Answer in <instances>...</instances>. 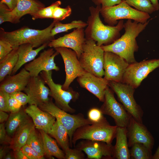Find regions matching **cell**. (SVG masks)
Segmentation results:
<instances>
[{
    "mask_svg": "<svg viewBox=\"0 0 159 159\" xmlns=\"http://www.w3.org/2000/svg\"><path fill=\"white\" fill-rule=\"evenodd\" d=\"M101 7L100 5L89 7L90 15L85 30L86 39L95 41L99 46L110 44L119 39L124 25L123 20H120L115 26L104 24L100 17Z\"/></svg>",
    "mask_w": 159,
    "mask_h": 159,
    "instance_id": "1",
    "label": "cell"
},
{
    "mask_svg": "<svg viewBox=\"0 0 159 159\" xmlns=\"http://www.w3.org/2000/svg\"><path fill=\"white\" fill-rule=\"evenodd\" d=\"M149 21L142 23L127 19L124 23L123 34L112 43L101 47L104 51L113 52L123 58L129 64L136 62L134 53L138 46L136 38L146 28Z\"/></svg>",
    "mask_w": 159,
    "mask_h": 159,
    "instance_id": "2",
    "label": "cell"
},
{
    "mask_svg": "<svg viewBox=\"0 0 159 159\" xmlns=\"http://www.w3.org/2000/svg\"><path fill=\"white\" fill-rule=\"evenodd\" d=\"M56 21L53 20L49 26L42 30L24 26L12 31L6 32L0 28V39L9 42L14 49L27 43L31 44L34 48H37L54 39L51 35V31Z\"/></svg>",
    "mask_w": 159,
    "mask_h": 159,
    "instance_id": "3",
    "label": "cell"
},
{
    "mask_svg": "<svg viewBox=\"0 0 159 159\" xmlns=\"http://www.w3.org/2000/svg\"><path fill=\"white\" fill-rule=\"evenodd\" d=\"M116 125H111L104 117L100 121L83 125L74 132L72 144L75 147L77 141L81 139L100 141L111 144L115 138Z\"/></svg>",
    "mask_w": 159,
    "mask_h": 159,
    "instance_id": "4",
    "label": "cell"
},
{
    "mask_svg": "<svg viewBox=\"0 0 159 159\" xmlns=\"http://www.w3.org/2000/svg\"><path fill=\"white\" fill-rule=\"evenodd\" d=\"M100 14L105 22L111 26L116 25L118 20L124 19L144 23L150 17L149 14L132 8L125 0H122L120 3L113 6L101 7Z\"/></svg>",
    "mask_w": 159,
    "mask_h": 159,
    "instance_id": "5",
    "label": "cell"
},
{
    "mask_svg": "<svg viewBox=\"0 0 159 159\" xmlns=\"http://www.w3.org/2000/svg\"><path fill=\"white\" fill-rule=\"evenodd\" d=\"M38 106L54 116L65 127L68 133L71 147L72 145V137L76 130L83 125L92 123L81 113L71 115L61 109L53 102L51 98Z\"/></svg>",
    "mask_w": 159,
    "mask_h": 159,
    "instance_id": "6",
    "label": "cell"
},
{
    "mask_svg": "<svg viewBox=\"0 0 159 159\" xmlns=\"http://www.w3.org/2000/svg\"><path fill=\"white\" fill-rule=\"evenodd\" d=\"M104 52L95 41L86 39L79 59L84 69L97 77L104 76Z\"/></svg>",
    "mask_w": 159,
    "mask_h": 159,
    "instance_id": "7",
    "label": "cell"
},
{
    "mask_svg": "<svg viewBox=\"0 0 159 159\" xmlns=\"http://www.w3.org/2000/svg\"><path fill=\"white\" fill-rule=\"evenodd\" d=\"M40 76L50 89V96L54 100L56 105L62 110L73 113L75 110L69 105L71 100L75 101L79 97V93L70 88L67 90L62 88V85L55 83L52 77V71H43Z\"/></svg>",
    "mask_w": 159,
    "mask_h": 159,
    "instance_id": "8",
    "label": "cell"
},
{
    "mask_svg": "<svg viewBox=\"0 0 159 159\" xmlns=\"http://www.w3.org/2000/svg\"><path fill=\"white\" fill-rule=\"evenodd\" d=\"M108 86L115 93L118 100L128 112L136 120L143 123V112L134 99L135 89L129 85L122 82L109 81Z\"/></svg>",
    "mask_w": 159,
    "mask_h": 159,
    "instance_id": "9",
    "label": "cell"
},
{
    "mask_svg": "<svg viewBox=\"0 0 159 159\" xmlns=\"http://www.w3.org/2000/svg\"><path fill=\"white\" fill-rule=\"evenodd\" d=\"M158 67L159 59L129 64L125 72L122 82L137 88L149 73Z\"/></svg>",
    "mask_w": 159,
    "mask_h": 159,
    "instance_id": "10",
    "label": "cell"
},
{
    "mask_svg": "<svg viewBox=\"0 0 159 159\" xmlns=\"http://www.w3.org/2000/svg\"><path fill=\"white\" fill-rule=\"evenodd\" d=\"M103 114L112 118L117 127L126 128L131 115L115 99L108 86L105 90L103 103L100 109Z\"/></svg>",
    "mask_w": 159,
    "mask_h": 159,
    "instance_id": "11",
    "label": "cell"
},
{
    "mask_svg": "<svg viewBox=\"0 0 159 159\" xmlns=\"http://www.w3.org/2000/svg\"><path fill=\"white\" fill-rule=\"evenodd\" d=\"M54 49L60 54L64 62L66 77L62 88L67 90L74 80L82 75L85 71L81 66L75 51L62 47H57Z\"/></svg>",
    "mask_w": 159,
    "mask_h": 159,
    "instance_id": "12",
    "label": "cell"
},
{
    "mask_svg": "<svg viewBox=\"0 0 159 159\" xmlns=\"http://www.w3.org/2000/svg\"><path fill=\"white\" fill-rule=\"evenodd\" d=\"M129 64L123 58L112 52L104 53V78L109 81L122 82Z\"/></svg>",
    "mask_w": 159,
    "mask_h": 159,
    "instance_id": "13",
    "label": "cell"
},
{
    "mask_svg": "<svg viewBox=\"0 0 159 159\" xmlns=\"http://www.w3.org/2000/svg\"><path fill=\"white\" fill-rule=\"evenodd\" d=\"M59 54L54 48L50 47L44 50L37 57L26 64L24 68L29 72L31 77L37 76L43 71H58L59 69L55 63L54 59Z\"/></svg>",
    "mask_w": 159,
    "mask_h": 159,
    "instance_id": "14",
    "label": "cell"
},
{
    "mask_svg": "<svg viewBox=\"0 0 159 159\" xmlns=\"http://www.w3.org/2000/svg\"><path fill=\"white\" fill-rule=\"evenodd\" d=\"M84 152L88 159H114V146L100 141L84 139L75 147Z\"/></svg>",
    "mask_w": 159,
    "mask_h": 159,
    "instance_id": "15",
    "label": "cell"
},
{
    "mask_svg": "<svg viewBox=\"0 0 159 159\" xmlns=\"http://www.w3.org/2000/svg\"><path fill=\"white\" fill-rule=\"evenodd\" d=\"M86 40L84 28H75L70 33L52 40L48 46L54 48L62 47L71 49L75 52L79 59Z\"/></svg>",
    "mask_w": 159,
    "mask_h": 159,
    "instance_id": "16",
    "label": "cell"
},
{
    "mask_svg": "<svg viewBox=\"0 0 159 159\" xmlns=\"http://www.w3.org/2000/svg\"><path fill=\"white\" fill-rule=\"evenodd\" d=\"M128 147L134 143H142L152 150L154 144V138L147 127L132 117L126 127Z\"/></svg>",
    "mask_w": 159,
    "mask_h": 159,
    "instance_id": "17",
    "label": "cell"
},
{
    "mask_svg": "<svg viewBox=\"0 0 159 159\" xmlns=\"http://www.w3.org/2000/svg\"><path fill=\"white\" fill-rule=\"evenodd\" d=\"M40 76L31 77L24 91L30 99L29 105L39 106L49 99L50 89Z\"/></svg>",
    "mask_w": 159,
    "mask_h": 159,
    "instance_id": "18",
    "label": "cell"
},
{
    "mask_svg": "<svg viewBox=\"0 0 159 159\" xmlns=\"http://www.w3.org/2000/svg\"><path fill=\"white\" fill-rule=\"evenodd\" d=\"M80 86L87 90L101 102L104 101L105 90L109 86V81L104 77H97L85 71L77 78Z\"/></svg>",
    "mask_w": 159,
    "mask_h": 159,
    "instance_id": "19",
    "label": "cell"
},
{
    "mask_svg": "<svg viewBox=\"0 0 159 159\" xmlns=\"http://www.w3.org/2000/svg\"><path fill=\"white\" fill-rule=\"evenodd\" d=\"M24 110L32 118L36 129L42 130L49 134L52 127L56 120L54 116L34 105H29Z\"/></svg>",
    "mask_w": 159,
    "mask_h": 159,
    "instance_id": "20",
    "label": "cell"
},
{
    "mask_svg": "<svg viewBox=\"0 0 159 159\" xmlns=\"http://www.w3.org/2000/svg\"><path fill=\"white\" fill-rule=\"evenodd\" d=\"M44 7V5L38 0H18L15 8L12 10L9 9L8 12L7 22L18 23L24 16L26 14L31 15Z\"/></svg>",
    "mask_w": 159,
    "mask_h": 159,
    "instance_id": "21",
    "label": "cell"
},
{
    "mask_svg": "<svg viewBox=\"0 0 159 159\" xmlns=\"http://www.w3.org/2000/svg\"><path fill=\"white\" fill-rule=\"evenodd\" d=\"M31 77L24 68L16 74L9 75L1 82L0 90L11 94L17 91H24Z\"/></svg>",
    "mask_w": 159,
    "mask_h": 159,
    "instance_id": "22",
    "label": "cell"
},
{
    "mask_svg": "<svg viewBox=\"0 0 159 159\" xmlns=\"http://www.w3.org/2000/svg\"><path fill=\"white\" fill-rule=\"evenodd\" d=\"M48 44H44L35 49H33L32 45L29 43L23 44L18 47V60L11 75L15 74L23 65L34 59L40 51L48 46Z\"/></svg>",
    "mask_w": 159,
    "mask_h": 159,
    "instance_id": "23",
    "label": "cell"
},
{
    "mask_svg": "<svg viewBox=\"0 0 159 159\" xmlns=\"http://www.w3.org/2000/svg\"><path fill=\"white\" fill-rule=\"evenodd\" d=\"M115 138L116 143L114 146V159H130L126 128L117 127Z\"/></svg>",
    "mask_w": 159,
    "mask_h": 159,
    "instance_id": "24",
    "label": "cell"
},
{
    "mask_svg": "<svg viewBox=\"0 0 159 159\" xmlns=\"http://www.w3.org/2000/svg\"><path fill=\"white\" fill-rule=\"evenodd\" d=\"M35 127L32 121L29 119L16 130L12 138L10 147L14 151L19 150L26 143L29 136Z\"/></svg>",
    "mask_w": 159,
    "mask_h": 159,
    "instance_id": "25",
    "label": "cell"
},
{
    "mask_svg": "<svg viewBox=\"0 0 159 159\" xmlns=\"http://www.w3.org/2000/svg\"><path fill=\"white\" fill-rule=\"evenodd\" d=\"M39 130L43 143L45 156L50 158L54 157L64 159V153L59 148L56 141L44 131Z\"/></svg>",
    "mask_w": 159,
    "mask_h": 159,
    "instance_id": "26",
    "label": "cell"
},
{
    "mask_svg": "<svg viewBox=\"0 0 159 159\" xmlns=\"http://www.w3.org/2000/svg\"><path fill=\"white\" fill-rule=\"evenodd\" d=\"M18 47L13 49L2 60L0 61V82L8 75H11L18 60Z\"/></svg>",
    "mask_w": 159,
    "mask_h": 159,
    "instance_id": "27",
    "label": "cell"
},
{
    "mask_svg": "<svg viewBox=\"0 0 159 159\" xmlns=\"http://www.w3.org/2000/svg\"><path fill=\"white\" fill-rule=\"evenodd\" d=\"M49 134L55 139L64 151L70 148V140L68 132L58 120L56 119Z\"/></svg>",
    "mask_w": 159,
    "mask_h": 159,
    "instance_id": "28",
    "label": "cell"
},
{
    "mask_svg": "<svg viewBox=\"0 0 159 159\" xmlns=\"http://www.w3.org/2000/svg\"><path fill=\"white\" fill-rule=\"evenodd\" d=\"M29 120L28 115L24 110H20L17 112L11 113L5 126L8 134L14 135L17 129Z\"/></svg>",
    "mask_w": 159,
    "mask_h": 159,
    "instance_id": "29",
    "label": "cell"
},
{
    "mask_svg": "<svg viewBox=\"0 0 159 159\" xmlns=\"http://www.w3.org/2000/svg\"><path fill=\"white\" fill-rule=\"evenodd\" d=\"M87 25V22L81 20H74L67 24H63L60 21H56L54 26L51 31V35L54 37L57 34L67 32L68 30L74 28H84Z\"/></svg>",
    "mask_w": 159,
    "mask_h": 159,
    "instance_id": "30",
    "label": "cell"
},
{
    "mask_svg": "<svg viewBox=\"0 0 159 159\" xmlns=\"http://www.w3.org/2000/svg\"><path fill=\"white\" fill-rule=\"evenodd\" d=\"M130 150V159H152V150L144 144L136 143L133 144Z\"/></svg>",
    "mask_w": 159,
    "mask_h": 159,
    "instance_id": "31",
    "label": "cell"
},
{
    "mask_svg": "<svg viewBox=\"0 0 159 159\" xmlns=\"http://www.w3.org/2000/svg\"><path fill=\"white\" fill-rule=\"evenodd\" d=\"M34 127L29 136L26 144L41 155L45 156V152L42 140L40 133L39 134Z\"/></svg>",
    "mask_w": 159,
    "mask_h": 159,
    "instance_id": "32",
    "label": "cell"
},
{
    "mask_svg": "<svg viewBox=\"0 0 159 159\" xmlns=\"http://www.w3.org/2000/svg\"><path fill=\"white\" fill-rule=\"evenodd\" d=\"M130 6L142 12L151 14L156 11L150 0H125Z\"/></svg>",
    "mask_w": 159,
    "mask_h": 159,
    "instance_id": "33",
    "label": "cell"
},
{
    "mask_svg": "<svg viewBox=\"0 0 159 159\" xmlns=\"http://www.w3.org/2000/svg\"><path fill=\"white\" fill-rule=\"evenodd\" d=\"M62 2L58 0L52 3L50 6L44 7L31 15L32 19L35 20L38 19H52L54 11L56 7L60 6Z\"/></svg>",
    "mask_w": 159,
    "mask_h": 159,
    "instance_id": "34",
    "label": "cell"
},
{
    "mask_svg": "<svg viewBox=\"0 0 159 159\" xmlns=\"http://www.w3.org/2000/svg\"><path fill=\"white\" fill-rule=\"evenodd\" d=\"M72 10L71 6L68 5L63 8L58 6L54 9L53 14V20L60 21L64 20L69 16L72 13Z\"/></svg>",
    "mask_w": 159,
    "mask_h": 159,
    "instance_id": "35",
    "label": "cell"
},
{
    "mask_svg": "<svg viewBox=\"0 0 159 159\" xmlns=\"http://www.w3.org/2000/svg\"><path fill=\"white\" fill-rule=\"evenodd\" d=\"M64 159H84L85 156L83 151L75 147L70 148L64 151Z\"/></svg>",
    "mask_w": 159,
    "mask_h": 159,
    "instance_id": "36",
    "label": "cell"
},
{
    "mask_svg": "<svg viewBox=\"0 0 159 159\" xmlns=\"http://www.w3.org/2000/svg\"><path fill=\"white\" fill-rule=\"evenodd\" d=\"M87 117L92 123L100 121L105 117L100 109L97 108L90 109L88 112Z\"/></svg>",
    "mask_w": 159,
    "mask_h": 159,
    "instance_id": "37",
    "label": "cell"
},
{
    "mask_svg": "<svg viewBox=\"0 0 159 159\" xmlns=\"http://www.w3.org/2000/svg\"><path fill=\"white\" fill-rule=\"evenodd\" d=\"M21 149L28 159H43L44 156L41 155L30 146L26 144Z\"/></svg>",
    "mask_w": 159,
    "mask_h": 159,
    "instance_id": "38",
    "label": "cell"
},
{
    "mask_svg": "<svg viewBox=\"0 0 159 159\" xmlns=\"http://www.w3.org/2000/svg\"><path fill=\"white\" fill-rule=\"evenodd\" d=\"M14 48L8 41L0 39V61L9 54Z\"/></svg>",
    "mask_w": 159,
    "mask_h": 159,
    "instance_id": "39",
    "label": "cell"
},
{
    "mask_svg": "<svg viewBox=\"0 0 159 159\" xmlns=\"http://www.w3.org/2000/svg\"><path fill=\"white\" fill-rule=\"evenodd\" d=\"M12 138L8 134L4 123L0 124V143L3 145H11Z\"/></svg>",
    "mask_w": 159,
    "mask_h": 159,
    "instance_id": "40",
    "label": "cell"
},
{
    "mask_svg": "<svg viewBox=\"0 0 159 159\" xmlns=\"http://www.w3.org/2000/svg\"><path fill=\"white\" fill-rule=\"evenodd\" d=\"M9 96V94L0 90V110L9 112L8 105Z\"/></svg>",
    "mask_w": 159,
    "mask_h": 159,
    "instance_id": "41",
    "label": "cell"
},
{
    "mask_svg": "<svg viewBox=\"0 0 159 159\" xmlns=\"http://www.w3.org/2000/svg\"><path fill=\"white\" fill-rule=\"evenodd\" d=\"M10 95L16 99L22 106L30 102V99L28 95L22 91H17L11 93Z\"/></svg>",
    "mask_w": 159,
    "mask_h": 159,
    "instance_id": "42",
    "label": "cell"
},
{
    "mask_svg": "<svg viewBox=\"0 0 159 159\" xmlns=\"http://www.w3.org/2000/svg\"><path fill=\"white\" fill-rule=\"evenodd\" d=\"M9 110L11 113H14L19 111L22 106L21 104L15 98L9 94Z\"/></svg>",
    "mask_w": 159,
    "mask_h": 159,
    "instance_id": "43",
    "label": "cell"
},
{
    "mask_svg": "<svg viewBox=\"0 0 159 159\" xmlns=\"http://www.w3.org/2000/svg\"><path fill=\"white\" fill-rule=\"evenodd\" d=\"M96 6L100 5L101 7L111 6L120 3L122 0H92Z\"/></svg>",
    "mask_w": 159,
    "mask_h": 159,
    "instance_id": "44",
    "label": "cell"
},
{
    "mask_svg": "<svg viewBox=\"0 0 159 159\" xmlns=\"http://www.w3.org/2000/svg\"><path fill=\"white\" fill-rule=\"evenodd\" d=\"M9 9L4 4L0 3V24L7 22V15Z\"/></svg>",
    "mask_w": 159,
    "mask_h": 159,
    "instance_id": "45",
    "label": "cell"
},
{
    "mask_svg": "<svg viewBox=\"0 0 159 159\" xmlns=\"http://www.w3.org/2000/svg\"><path fill=\"white\" fill-rule=\"evenodd\" d=\"M18 0H0V3L5 4L11 10L14 9L16 6Z\"/></svg>",
    "mask_w": 159,
    "mask_h": 159,
    "instance_id": "46",
    "label": "cell"
},
{
    "mask_svg": "<svg viewBox=\"0 0 159 159\" xmlns=\"http://www.w3.org/2000/svg\"><path fill=\"white\" fill-rule=\"evenodd\" d=\"M14 155L16 159H28L21 149L14 151Z\"/></svg>",
    "mask_w": 159,
    "mask_h": 159,
    "instance_id": "47",
    "label": "cell"
},
{
    "mask_svg": "<svg viewBox=\"0 0 159 159\" xmlns=\"http://www.w3.org/2000/svg\"><path fill=\"white\" fill-rule=\"evenodd\" d=\"M10 146L9 147L5 145L1 146L0 148V159H3L5 156L9 152L11 148Z\"/></svg>",
    "mask_w": 159,
    "mask_h": 159,
    "instance_id": "48",
    "label": "cell"
},
{
    "mask_svg": "<svg viewBox=\"0 0 159 159\" xmlns=\"http://www.w3.org/2000/svg\"><path fill=\"white\" fill-rule=\"evenodd\" d=\"M9 116L6 113V112L0 110V122L3 123L4 122L7 121Z\"/></svg>",
    "mask_w": 159,
    "mask_h": 159,
    "instance_id": "49",
    "label": "cell"
},
{
    "mask_svg": "<svg viewBox=\"0 0 159 159\" xmlns=\"http://www.w3.org/2000/svg\"><path fill=\"white\" fill-rule=\"evenodd\" d=\"M150 1L156 9V11L158 10L159 9V4L158 0H150Z\"/></svg>",
    "mask_w": 159,
    "mask_h": 159,
    "instance_id": "50",
    "label": "cell"
},
{
    "mask_svg": "<svg viewBox=\"0 0 159 159\" xmlns=\"http://www.w3.org/2000/svg\"><path fill=\"white\" fill-rule=\"evenodd\" d=\"M4 159H14L15 157L14 154H13L9 152L4 158Z\"/></svg>",
    "mask_w": 159,
    "mask_h": 159,
    "instance_id": "51",
    "label": "cell"
},
{
    "mask_svg": "<svg viewBox=\"0 0 159 159\" xmlns=\"http://www.w3.org/2000/svg\"><path fill=\"white\" fill-rule=\"evenodd\" d=\"M152 159H159V145L155 153L152 156Z\"/></svg>",
    "mask_w": 159,
    "mask_h": 159,
    "instance_id": "52",
    "label": "cell"
}]
</instances>
